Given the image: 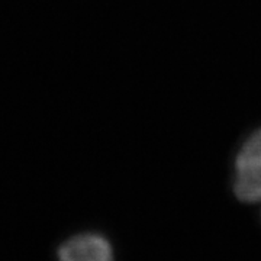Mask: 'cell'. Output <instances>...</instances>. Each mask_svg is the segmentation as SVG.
Segmentation results:
<instances>
[{
  "instance_id": "6da1fadb",
  "label": "cell",
  "mask_w": 261,
  "mask_h": 261,
  "mask_svg": "<svg viewBox=\"0 0 261 261\" xmlns=\"http://www.w3.org/2000/svg\"><path fill=\"white\" fill-rule=\"evenodd\" d=\"M235 195L248 203L261 200V130L245 142L237 159Z\"/></svg>"
},
{
  "instance_id": "7a4b0ae2",
  "label": "cell",
  "mask_w": 261,
  "mask_h": 261,
  "mask_svg": "<svg viewBox=\"0 0 261 261\" xmlns=\"http://www.w3.org/2000/svg\"><path fill=\"white\" fill-rule=\"evenodd\" d=\"M60 261H113L111 244L97 233H80L63 244Z\"/></svg>"
}]
</instances>
